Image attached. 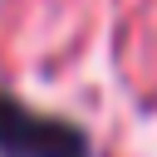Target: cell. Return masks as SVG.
<instances>
[{
  "instance_id": "obj_1",
  "label": "cell",
  "mask_w": 157,
  "mask_h": 157,
  "mask_svg": "<svg viewBox=\"0 0 157 157\" xmlns=\"http://www.w3.org/2000/svg\"><path fill=\"white\" fill-rule=\"evenodd\" d=\"M0 157H88V137L0 93Z\"/></svg>"
}]
</instances>
